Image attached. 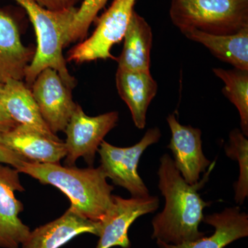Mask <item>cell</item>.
<instances>
[{
  "label": "cell",
  "instance_id": "1",
  "mask_svg": "<svg viewBox=\"0 0 248 248\" xmlns=\"http://www.w3.org/2000/svg\"><path fill=\"white\" fill-rule=\"evenodd\" d=\"M160 162L159 188L166 204L164 210L152 221V238L179 245L203 237L205 232L199 231V226L203 221V209L210 203L202 200L198 190L207 182L215 163L202 182L190 185L181 175L169 155H163Z\"/></svg>",
  "mask_w": 248,
  "mask_h": 248
},
{
  "label": "cell",
  "instance_id": "2",
  "mask_svg": "<svg viewBox=\"0 0 248 248\" xmlns=\"http://www.w3.org/2000/svg\"><path fill=\"white\" fill-rule=\"evenodd\" d=\"M17 170L41 184L56 187L68 197L76 213L91 221H100L112 208L114 187L108 184L101 166L81 169L75 166L24 161Z\"/></svg>",
  "mask_w": 248,
  "mask_h": 248
},
{
  "label": "cell",
  "instance_id": "3",
  "mask_svg": "<svg viewBox=\"0 0 248 248\" xmlns=\"http://www.w3.org/2000/svg\"><path fill=\"white\" fill-rule=\"evenodd\" d=\"M14 1L27 11L37 37L35 55L25 71L28 87H31L41 72L50 68L58 72L67 87L74 89L76 80L68 72L63 49L67 46L68 31L78 9L53 11L42 7L34 0Z\"/></svg>",
  "mask_w": 248,
  "mask_h": 248
},
{
  "label": "cell",
  "instance_id": "4",
  "mask_svg": "<svg viewBox=\"0 0 248 248\" xmlns=\"http://www.w3.org/2000/svg\"><path fill=\"white\" fill-rule=\"evenodd\" d=\"M170 16L181 32L232 35L248 27V0H172Z\"/></svg>",
  "mask_w": 248,
  "mask_h": 248
},
{
  "label": "cell",
  "instance_id": "5",
  "mask_svg": "<svg viewBox=\"0 0 248 248\" xmlns=\"http://www.w3.org/2000/svg\"><path fill=\"white\" fill-rule=\"evenodd\" d=\"M160 138L161 132L156 127L148 129L141 141L133 146L120 148L103 141L97 152L100 166L107 177L115 185L126 189L133 197L149 196V191L139 175L138 164L143 152L157 143Z\"/></svg>",
  "mask_w": 248,
  "mask_h": 248
},
{
  "label": "cell",
  "instance_id": "6",
  "mask_svg": "<svg viewBox=\"0 0 248 248\" xmlns=\"http://www.w3.org/2000/svg\"><path fill=\"white\" fill-rule=\"evenodd\" d=\"M136 1L114 0L99 18L92 35L68 52V61L79 63L113 59L111 48L123 40Z\"/></svg>",
  "mask_w": 248,
  "mask_h": 248
},
{
  "label": "cell",
  "instance_id": "7",
  "mask_svg": "<svg viewBox=\"0 0 248 248\" xmlns=\"http://www.w3.org/2000/svg\"><path fill=\"white\" fill-rule=\"evenodd\" d=\"M119 113L116 111L90 117L77 106L64 132L66 155L64 164L74 166L77 160L84 158L89 167H93L96 153L104 138L117 125Z\"/></svg>",
  "mask_w": 248,
  "mask_h": 248
},
{
  "label": "cell",
  "instance_id": "8",
  "mask_svg": "<svg viewBox=\"0 0 248 248\" xmlns=\"http://www.w3.org/2000/svg\"><path fill=\"white\" fill-rule=\"evenodd\" d=\"M31 88L49 130L56 135L64 131L78 106L73 101L72 90L63 82L58 72L50 68L41 72Z\"/></svg>",
  "mask_w": 248,
  "mask_h": 248
},
{
  "label": "cell",
  "instance_id": "9",
  "mask_svg": "<svg viewBox=\"0 0 248 248\" xmlns=\"http://www.w3.org/2000/svg\"><path fill=\"white\" fill-rule=\"evenodd\" d=\"M112 200V208L99 222V239L95 248H130L129 228L139 217L156 211L159 206V198L149 195L124 199L113 195Z\"/></svg>",
  "mask_w": 248,
  "mask_h": 248
},
{
  "label": "cell",
  "instance_id": "10",
  "mask_svg": "<svg viewBox=\"0 0 248 248\" xmlns=\"http://www.w3.org/2000/svg\"><path fill=\"white\" fill-rule=\"evenodd\" d=\"M19 174L17 169L0 164V248H19L31 232L19 218L24 205L15 195L16 191H24Z\"/></svg>",
  "mask_w": 248,
  "mask_h": 248
},
{
  "label": "cell",
  "instance_id": "11",
  "mask_svg": "<svg viewBox=\"0 0 248 248\" xmlns=\"http://www.w3.org/2000/svg\"><path fill=\"white\" fill-rule=\"evenodd\" d=\"M167 122L172 134L168 148L172 151L174 165L187 184H197L201 173L211 164L203 153L202 131L191 125H182L174 114L167 117Z\"/></svg>",
  "mask_w": 248,
  "mask_h": 248
},
{
  "label": "cell",
  "instance_id": "12",
  "mask_svg": "<svg viewBox=\"0 0 248 248\" xmlns=\"http://www.w3.org/2000/svg\"><path fill=\"white\" fill-rule=\"evenodd\" d=\"M0 144L29 162L60 164L66 155L63 142L52 140L38 130L21 124L9 131L0 133Z\"/></svg>",
  "mask_w": 248,
  "mask_h": 248
},
{
  "label": "cell",
  "instance_id": "13",
  "mask_svg": "<svg viewBox=\"0 0 248 248\" xmlns=\"http://www.w3.org/2000/svg\"><path fill=\"white\" fill-rule=\"evenodd\" d=\"M99 236V222L81 217L71 207L60 218L31 231L22 248H60L80 234Z\"/></svg>",
  "mask_w": 248,
  "mask_h": 248
},
{
  "label": "cell",
  "instance_id": "14",
  "mask_svg": "<svg viewBox=\"0 0 248 248\" xmlns=\"http://www.w3.org/2000/svg\"><path fill=\"white\" fill-rule=\"evenodd\" d=\"M203 221L215 228L211 236L179 245L156 240V244L160 248H224L236 240L248 236V214L241 212L238 206L204 216Z\"/></svg>",
  "mask_w": 248,
  "mask_h": 248
},
{
  "label": "cell",
  "instance_id": "15",
  "mask_svg": "<svg viewBox=\"0 0 248 248\" xmlns=\"http://www.w3.org/2000/svg\"><path fill=\"white\" fill-rule=\"evenodd\" d=\"M35 52L23 45L14 19L0 9V82L22 81Z\"/></svg>",
  "mask_w": 248,
  "mask_h": 248
},
{
  "label": "cell",
  "instance_id": "16",
  "mask_svg": "<svg viewBox=\"0 0 248 248\" xmlns=\"http://www.w3.org/2000/svg\"><path fill=\"white\" fill-rule=\"evenodd\" d=\"M116 86L122 100L131 112L135 126L143 129L148 107L158 91V85L151 72L117 69Z\"/></svg>",
  "mask_w": 248,
  "mask_h": 248
},
{
  "label": "cell",
  "instance_id": "17",
  "mask_svg": "<svg viewBox=\"0 0 248 248\" xmlns=\"http://www.w3.org/2000/svg\"><path fill=\"white\" fill-rule=\"evenodd\" d=\"M0 101L11 118L18 124L35 129L52 140L62 141L49 130L41 115L32 91L22 81L8 80L0 92Z\"/></svg>",
  "mask_w": 248,
  "mask_h": 248
},
{
  "label": "cell",
  "instance_id": "18",
  "mask_svg": "<svg viewBox=\"0 0 248 248\" xmlns=\"http://www.w3.org/2000/svg\"><path fill=\"white\" fill-rule=\"evenodd\" d=\"M123 50L117 59L124 71L151 72L153 32L146 19L134 11L124 35Z\"/></svg>",
  "mask_w": 248,
  "mask_h": 248
},
{
  "label": "cell",
  "instance_id": "19",
  "mask_svg": "<svg viewBox=\"0 0 248 248\" xmlns=\"http://www.w3.org/2000/svg\"><path fill=\"white\" fill-rule=\"evenodd\" d=\"M182 32L189 40L205 46L218 60L235 68L248 71V27L227 35L205 33L196 29Z\"/></svg>",
  "mask_w": 248,
  "mask_h": 248
},
{
  "label": "cell",
  "instance_id": "20",
  "mask_svg": "<svg viewBox=\"0 0 248 248\" xmlns=\"http://www.w3.org/2000/svg\"><path fill=\"white\" fill-rule=\"evenodd\" d=\"M213 73L225 84L223 94L239 111L242 133L248 135V71L213 68Z\"/></svg>",
  "mask_w": 248,
  "mask_h": 248
},
{
  "label": "cell",
  "instance_id": "21",
  "mask_svg": "<svg viewBox=\"0 0 248 248\" xmlns=\"http://www.w3.org/2000/svg\"><path fill=\"white\" fill-rule=\"evenodd\" d=\"M226 155L239 163V176L235 183L234 200L242 205L248 195V140L238 129L230 133L229 143L226 146Z\"/></svg>",
  "mask_w": 248,
  "mask_h": 248
},
{
  "label": "cell",
  "instance_id": "22",
  "mask_svg": "<svg viewBox=\"0 0 248 248\" xmlns=\"http://www.w3.org/2000/svg\"><path fill=\"white\" fill-rule=\"evenodd\" d=\"M108 1V0H83L68 31L67 46L72 42L86 38L91 24Z\"/></svg>",
  "mask_w": 248,
  "mask_h": 248
},
{
  "label": "cell",
  "instance_id": "23",
  "mask_svg": "<svg viewBox=\"0 0 248 248\" xmlns=\"http://www.w3.org/2000/svg\"><path fill=\"white\" fill-rule=\"evenodd\" d=\"M37 4L49 11H61L76 8L81 0H34Z\"/></svg>",
  "mask_w": 248,
  "mask_h": 248
},
{
  "label": "cell",
  "instance_id": "24",
  "mask_svg": "<svg viewBox=\"0 0 248 248\" xmlns=\"http://www.w3.org/2000/svg\"><path fill=\"white\" fill-rule=\"evenodd\" d=\"M24 161H28L21 155L0 144V164L9 165L14 169H18L22 166Z\"/></svg>",
  "mask_w": 248,
  "mask_h": 248
},
{
  "label": "cell",
  "instance_id": "25",
  "mask_svg": "<svg viewBox=\"0 0 248 248\" xmlns=\"http://www.w3.org/2000/svg\"><path fill=\"white\" fill-rule=\"evenodd\" d=\"M17 125V122L11 118L0 101V133L9 131Z\"/></svg>",
  "mask_w": 248,
  "mask_h": 248
},
{
  "label": "cell",
  "instance_id": "26",
  "mask_svg": "<svg viewBox=\"0 0 248 248\" xmlns=\"http://www.w3.org/2000/svg\"><path fill=\"white\" fill-rule=\"evenodd\" d=\"M3 86H4V84H1V83L0 82V92L2 91Z\"/></svg>",
  "mask_w": 248,
  "mask_h": 248
}]
</instances>
